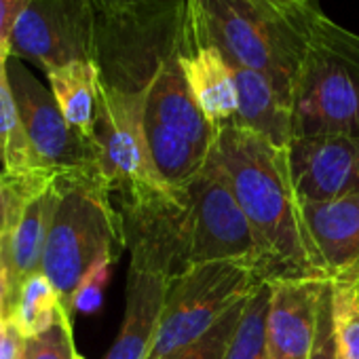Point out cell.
Segmentation results:
<instances>
[{"label":"cell","mask_w":359,"mask_h":359,"mask_svg":"<svg viewBox=\"0 0 359 359\" xmlns=\"http://www.w3.org/2000/svg\"><path fill=\"white\" fill-rule=\"evenodd\" d=\"M212 158L229 175L239 208L271 258V279L323 277L300 218L287 148L231 121L216 129Z\"/></svg>","instance_id":"1"},{"label":"cell","mask_w":359,"mask_h":359,"mask_svg":"<svg viewBox=\"0 0 359 359\" xmlns=\"http://www.w3.org/2000/svg\"><path fill=\"white\" fill-rule=\"evenodd\" d=\"M43 252V273L60 294L68 315L85 277L100 262H116L125 245L123 218L100 171L57 175Z\"/></svg>","instance_id":"2"},{"label":"cell","mask_w":359,"mask_h":359,"mask_svg":"<svg viewBox=\"0 0 359 359\" xmlns=\"http://www.w3.org/2000/svg\"><path fill=\"white\" fill-rule=\"evenodd\" d=\"M294 137L359 135V34L319 11L292 89Z\"/></svg>","instance_id":"3"},{"label":"cell","mask_w":359,"mask_h":359,"mask_svg":"<svg viewBox=\"0 0 359 359\" xmlns=\"http://www.w3.org/2000/svg\"><path fill=\"white\" fill-rule=\"evenodd\" d=\"M262 281L266 279L260 269L241 260L197 264L171 279L146 359H167L205 336L235 302L248 298Z\"/></svg>","instance_id":"4"},{"label":"cell","mask_w":359,"mask_h":359,"mask_svg":"<svg viewBox=\"0 0 359 359\" xmlns=\"http://www.w3.org/2000/svg\"><path fill=\"white\" fill-rule=\"evenodd\" d=\"M203 32L233 68L269 76L292 102L304 36L269 20L250 0H189Z\"/></svg>","instance_id":"5"},{"label":"cell","mask_w":359,"mask_h":359,"mask_svg":"<svg viewBox=\"0 0 359 359\" xmlns=\"http://www.w3.org/2000/svg\"><path fill=\"white\" fill-rule=\"evenodd\" d=\"M144 95L100 81L93 150L97 167L112 195L133 189L167 187L158 175L144 135Z\"/></svg>","instance_id":"6"},{"label":"cell","mask_w":359,"mask_h":359,"mask_svg":"<svg viewBox=\"0 0 359 359\" xmlns=\"http://www.w3.org/2000/svg\"><path fill=\"white\" fill-rule=\"evenodd\" d=\"M97 11L91 0H32L18 18L11 57L39 66L45 74L95 57Z\"/></svg>","instance_id":"7"},{"label":"cell","mask_w":359,"mask_h":359,"mask_svg":"<svg viewBox=\"0 0 359 359\" xmlns=\"http://www.w3.org/2000/svg\"><path fill=\"white\" fill-rule=\"evenodd\" d=\"M7 76L36 165L55 175L100 171L93 144L66 121L53 91L18 57L9 60Z\"/></svg>","instance_id":"8"},{"label":"cell","mask_w":359,"mask_h":359,"mask_svg":"<svg viewBox=\"0 0 359 359\" xmlns=\"http://www.w3.org/2000/svg\"><path fill=\"white\" fill-rule=\"evenodd\" d=\"M298 199L330 203L359 193V135H306L287 146Z\"/></svg>","instance_id":"9"},{"label":"cell","mask_w":359,"mask_h":359,"mask_svg":"<svg viewBox=\"0 0 359 359\" xmlns=\"http://www.w3.org/2000/svg\"><path fill=\"white\" fill-rule=\"evenodd\" d=\"M327 283L330 279L323 277L269 279L266 344L271 359H311Z\"/></svg>","instance_id":"10"},{"label":"cell","mask_w":359,"mask_h":359,"mask_svg":"<svg viewBox=\"0 0 359 359\" xmlns=\"http://www.w3.org/2000/svg\"><path fill=\"white\" fill-rule=\"evenodd\" d=\"M180 66L199 110L214 129L235 121L239 102L233 66L222 51L208 41L201 20L189 0L180 45Z\"/></svg>","instance_id":"11"},{"label":"cell","mask_w":359,"mask_h":359,"mask_svg":"<svg viewBox=\"0 0 359 359\" xmlns=\"http://www.w3.org/2000/svg\"><path fill=\"white\" fill-rule=\"evenodd\" d=\"M298 210L321 275L359 277V193L330 203L298 199Z\"/></svg>","instance_id":"12"},{"label":"cell","mask_w":359,"mask_h":359,"mask_svg":"<svg viewBox=\"0 0 359 359\" xmlns=\"http://www.w3.org/2000/svg\"><path fill=\"white\" fill-rule=\"evenodd\" d=\"M144 123H156L212 154L216 129L203 116L187 85L180 66V49L163 62L146 89Z\"/></svg>","instance_id":"13"},{"label":"cell","mask_w":359,"mask_h":359,"mask_svg":"<svg viewBox=\"0 0 359 359\" xmlns=\"http://www.w3.org/2000/svg\"><path fill=\"white\" fill-rule=\"evenodd\" d=\"M171 279L131 269L127 273V302L121 332L106 359H146L165 309Z\"/></svg>","instance_id":"14"},{"label":"cell","mask_w":359,"mask_h":359,"mask_svg":"<svg viewBox=\"0 0 359 359\" xmlns=\"http://www.w3.org/2000/svg\"><path fill=\"white\" fill-rule=\"evenodd\" d=\"M233 74L239 102L235 123L260 133L279 148H287L294 140L292 102L262 72L233 68Z\"/></svg>","instance_id":"15"},{"label":"cell","mask_w":359,"mask_h":359,"mask_svg":"<svg viewBox=\"0 0 359 359\" xmlns=\"http://www.w3.org/2000/svg\"><path fill=\"white\" fill-rule=\"evenodd\" d=\"M51 208L53 193L49 189L45 195H41L28 205V210L24 212V216L20 218L11 233L0 237V256H3V262L9 273L11 296L30 275L43 271V252L51 220Z\"/></svg>","instance_id":"16"},{"label":"cell","mask_w":359,"mask_h":359,"mask_svg":"<svg viewBox=\"0 0 359 359\" xmlns=\"http://www.w3.org/2000/svg\"><path fill=\"white\" fill-rule=\"evenodd\" d=\"M49 89L66 121L93 144L97 102H100V72L95 62H74L47 74Z\"/></svg>","instance_id":"17"},{"label":"cell","mask_w":359,"mask_h":359,"mask_svg":"<svg viewBox=\"0 0 359 359\" xmlns=\"http://www.w3.org/2000/svg\"><path fill=\"white\" fill-rule=\"evenodd\" d=\"M64 311L66 309L60 300V294L41 271L30 275L9 298L5 306V319L7 323H13L24 338H30L51 327Z\"/></svg>","instance_id":"18"},{"label":"cell","mask_w":359,"mask_h":359,"mask_svg":"<svg viewBox=\"0 0 359 359\" xmlns=\"http://www.w3.org/2000/svg\"><path fill=\"white\" fill-rule=\"evenodd\" d=\"M0 163L3 171L41 169L26 135L7 70H0Z\"/></svg>","instance_id":"19"},{"label":"cell","mask_w":359,"mask_h":359,"mask_svg":"<svg viewBox=\"0 0 359 359\" xmlns=\"http://www.w3.org/2000/svg\"><path fill=\"white\" fill-rule=\"evenodd\" d=\"M271 285L262 281L245 300L241 321L224 359H271L266 344V311Z\"/></svg>","instance_id":"20"},{"label":"cell","mask_w":359,"mask_h":359,"mask_svg":"<svg viewBox=\"0 0 359 359\" xmlns=\"http://www.w3.org/2000/svg\"><path fill=\"white\" fill-rule=\"evenodd\" d=\"M332 317L340 359H359V277L330 281Z\"/></svg>","instance_id":"21"},{"label":"cell","mask_w":359,"mask_h":359,"mask_svg":"<svg viewBox=\"0 0 359 359\" xmlns=\"http://www.w3.org/2000/svg\"><path fill=\"white\" fill-rule=\"evenodd\" d=\"M248 298L235 302L205 336H201L199 340H195L193 344H189L184 348H180L177 353L169 355L167 359H224L229 353V346L233 342V336L237 332V325L241 321L243 306H245Z\"/></svg>","instance_id":"22"},{"label":"cell","mask_w":359,"mask_h":359,"mask_svg":"<svg viewBox=\"0 0 359 359\" xmlns=\"http://www.w3.org/2000/svg\"><path fill=\"white\" fill-rule=\"evenodd\" d=\"M22 359H83L74 346L72 317L64 311L51 327L26 338Z\"/></svg>","instance_id":"23"},{"label":"cell","mask_w":359,"mask_h":359,"mask_svg":"<svg viewBox=\"0 0 359 359\" xmlns=\"http://www.w3.org/2000/svg\"><path fill=\"white\" fill-rule=\"evenodd\" d=\"M269 20L302 34L306 39L313 18L321 11L317 0H250Z\"/></svg>","instance_id":"24"},{"label":"cell","mask_w":359,"mask_h":359,"mask_svg":"<svg viewBox=\"0 0 359 359\" xmlns=\"http://www.w3.org/2000/svg\"><path fill=\"white\" fill-rule=\"evenodd\" d=\"M112 264H114V262H110V260L100 262V264L85 277V281L79 285L76 296H74V311H81V313H95V311L102 306L104 287L108 285Z\"/></svg>","instance_id":"25"},{"label":"cell","mask_w":359,"mask_h":359,"mask_svg":"<svg viewBox=\"0 0 359 359\" xmlns=\"http://www.w3.org/2000/svg\"><path fill=\"white\" fill-rule=\"evenodd\" d=\"M311 359H338V344L334 332V317H332V290L330 283L323 292L321 306H319V321H317V336Z\"/></svg>","instance_id":"26"},{"label":"cell","mask_w":359,"mask_h":359,"mask_svg":"<svg viewBox=\"0 0 359 359\" xmlns=\"http://www.w3.org/2000/svg\"><path fill=\"white\" fill-rule=\"evenodd\" d=\"M30 3L32 0H0V36L5 41L11 39L18 18Z\"/></svg>","instance_id":"27"},{"label":"cell","mask_w":359,"mask_h":359,"mask_svg":"<svg viewBox=\"0 0 359 359\" xmlns=\"http://www.w3.org/2000/svg\"><path fill=\"white\" fill-rule=\"evenodd\" d=\"M24 336L13 323H5L0 332V359H22L24 355Z\"/></svg>","instance_id":"28"},{"label":"cell","mask_w":359,"mask_h":359,"mask_svg":"<svg viewBox=\"0 0 359 359\" xmlns=\"http://www.w3.org/2000/svg\"><path fill=\"white\" fill-rule=\"evenodd\" d=\"M97 15H112V13H118L131 5H135L137 0H91Z\"/></svg>","instance_id":"29"},{"label":"cell","mask_w":359,"mask_h":359,"mask_svg":"<svg viewBox=\"0 0 359 359\" xmlns=\"http://www.w3.org/2000/svg\"><path fill=\"white\" fill-rule=\"evenodd\" d=\"M11 296V281H9V273L7 266L3 262V256H0V306H7V300Z\"/></svg>","instance_id":"30"},{"label":"cell","mask_w":359,"mask_h":359,"mask_svg":"<svg viewBox=\"0 0 359 359\" xmlns=\"http://www.w3.org/2000/svg\"><path fill=\"white\" fill-rule=\"evenodd\" d=\"M11 60V45L0 36V70H7V64Z\"/></svg>","instance_id":"31"},{"label":"cell","mask_w":359,"mask_h":359,"mask_svg":"<svg viewBox=\"0 0 359 359\" xmlns=\"http://www.w3.org/2000/svg\"><path fill=\"white\" fill-rule=\"evenodd\" d=\"M5 323H7V319H5V309H3V306H0V332H3Z\"/></svg>","instance_id":"32"},{"label":"cell","mask_w":359,"mask_h":359,"mask_svg":"<svg viewBox=\"0 0 359 359\" xmlns=\"http://www.w3.org/2000/svg\"><path fill=\"white\" fill-rule=\"evenodd\" d=\"M338 359H340V355H338Z\"/></svg>","instance_id":"33"}]
</instances>
